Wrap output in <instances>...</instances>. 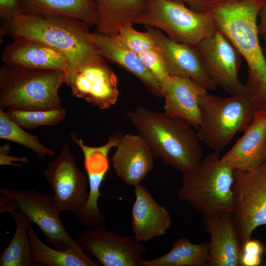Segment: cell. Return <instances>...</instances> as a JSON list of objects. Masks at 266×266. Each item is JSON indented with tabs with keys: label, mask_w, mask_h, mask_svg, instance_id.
Listing matches in <instances>:
<instances>
[{
	"label": "cell",
	"mask_w": 266,
	"mask_h": 266,
	"mask_svg": "<svg viewBox=\"0 0 266 266\" xmlns=\"http://www.w3.org/2000/svg\"><path fill=\"white\" fill-rule=\"evenodd\" d=\"M195 47L205 72L216 86L230 95L245 93V86L238 76L242 57L221 32L216 29L211 35Z\"/></svg>",
	"instance_id": "obj_11"
},
{
	"label": "cell",
	"mask_w": 266,
	"mask_h": 266,
	"mask_svg": "<svg viewBox=\"0 0 266 266\" xmlns=\"http://www.w3.org/2000/svg\"><path fill=\"white\" fill-rule=\"evenodd\" d=\"M116 148L111 163L117 176L128 185L139 184L154 166L150 146L138 133H126Z\"/></svg>",
	"instance_id": "obj_16"
},
{
	"label": "cell",
	"mask_w": 266,
	"mask_h": 266,
	"mask_svg": "<svg viewBox=\"0 0 266 266\" xmlns=\"http://www.w3.org/2000/svg\"><path fill=\"white\" fill-rule=\"evenodd\" d=\"M210 236L206 266H240L241 246L232 214L204 218Z\"/></svg>",
	"instance_id": "obj_22"
},
{
	"label": "cell",
	"mask_w": 266,
	"mask_h": 266,
	"mask_svg": "<svg viewBox=\"0 0 266 266\" xmlns=\"http://www.w3.org/2000/svg\"><path fill=\"white\" fill-rule=\"evenodd\" d=\"M89 28L84 22L73 18L20 12L3 21L0 31L1 37L41 42L62 54L69 67H73L102 58L94 48Z\"/></svg>",
	"instance_id": "obj_2"
},
{
	"label": "cell",
	"mask_w": 266,
	"mask_h": 266,
	"mask_svg": "<svg viewBox=\"0 0 266 266\" xmlns=\"http://www.w3.org/2000/svg\"><path fill=\"white\" fill-rule=\"evenodd\" d=\"M264 246V254L265 255V259H264V260L262 262V264H263L262 265L264 266H266V241Z\"/></svg>",
	"instance_id": "obj_38"
},
{
	"label": "cell",
	"mask_w": 266,
	"mask_h": 266,
	"mask_svg": "<svg viewBox=\"0 0 266 266\" xmlns=\"http://www.w3.org/2000/svg\"><path fill=\"white\" fill-rule=\"evenodd\" d=\"M145 27L161 50L169 75L191 78L207 91L217 89V86L205 72L195 46L177 42L158 29Z\"/></svg>",
	"instance_id": "obj_15"
},
{
	"label": "cell",
	"mask_w": 266,
	"mask_h": 266,
	"mask_svg": "<svg viewBox=\"0 0 266 266\" xmlns=\"http://www.w3.org/2000/svg\"><path fill=\"white\" fill-rule=\"evenodd\" d=\"M65 83L72 95L101 109L115 104L119 93L117 76L103 58L91 63L68 67Z\"/></svg>",
	"instance_id": "obj_12"
},
{
	"label": "cell",
	"mask_w": 266,
	"mask_h": 266,
	"mask_svg": "<svg viewBox=\"0 0 266 266\" xmlns=\"http://www.w3.org/2000/svg\"><path fill=\"white\" fill-rule=\"evenodd\" d=\"M134 194L131 221L133 236L140 242H147L165 234L172 222L167 208L140 184L134 187Z\"/></svg>",
	"instance_id": "obj_17"
},
{
	"label": "cell",
	"mask_w": 266,
	"mask_h": 266,
	"mask_svg": "<svg viewBox=\"0 0 266 266\" xmlns=\"http://www.w3.org/2000/svg\"><path fill=\"white\" fill-rule=\"evenodd\" d=\"M244 134L222 157L234 170H250L266 161V111H257Z\"/></svg>",
	"instance_id": "obj_19"
},
{
	"label": "cell",
	"mask_w": 266,
	"mask_h": 266,
	"mask_svg": "<svg viewBox=\"0 0 266 266\" xmlns=\"http://www.w3.org/2000/svg\"><path fill=\"white\" fill-rule=\"evenodd\" d=\"M266 0H208L200 12L233 44L247 65L245 93L258 110H266V62L257 19Z\"/></svg>",
	"instance_id": "obj_1"
},
{
	"label": "cell",
	"mask_w": 266,
	"mask_h": 266,
	"mask_svg": "<svg viewBox=\"0 0 266 266\" xmlns=\"http://www.w3.org/2000/svg\"><path fill=\"white\" fill-rule=\"evenodd\" d=\"M133 25L123 27L117 34L128 48L139 55L157 46L154 39L148 32L137 31L133 28Z\"/></svg>",
	"instance_id": "obj_30"
},
{
	"label": "cell",
	"mask_w": 266,
	"mask_h": 266,
	"mask_svg": "<svg viewBox=\"0 0 266 266\" xmlns=\"http://www.w3.org/2000/svg\"><path fill=\"white\" fill-rule=\"evenodd\" d=\"M28 233L35 263L47 266H97L98 263L89 256H83L67 250L52 248L45 244L35 233L32 223Z\"/></svg>",
	"instance_id": "obj_27"
},
{
	"label": "cell",
	"mask_w": 266,
	"mask_h": 266,
	"mask_svg": "<svg viewBox=\"0 0 266 266\" xmlns=\"http://www.w3.org/2000/svg\"><path fill=\"white\" fill-rule=\"evenodd\" d=\"M220 153L202 158L194 169L182 173L177 197L204 218L232 213L234 170L221 161Z\"/></svg>",
	"instance_id": "obj_4"
},
{
	"label": "cell",
	"mask_w": 266,
	"mask_h": 266,
	"mask_svg": "<svg viewBox=\"0 0 266 266\" xmlns=\"http://www.w3.org/2000/svg\"><path fill=\"white\" fill-rule=\"evenodd\" d=\"M133 24L158 29L173 40L192 46L211 35L216 29L204 14L171 0H146L144 10Z\"/></svg>",
	"instance_id": "obj_8"
},
{
	"label": "cell",
	"mask_w": 266,
	"mask_h": 266,
	"mask_svg": "<svg viewBox=\"0 0 266 266\" xmlns=\"http://www.w3.org/2000/svg\"><path fill=\"white\" fill-rule=\"evenodd\" d=\"M21 12L47 17L78 19L89 27L96 26L97 13L93 0H19Z\"/></svg>",
	"instance_id": "obj_23"
},
{
	"label": "cell",
	"mask_w": 266,
	"mask_h": 266,
	"mask_svg": "<svg viewBox=\"0 0 266 266\" xmlns=\"http://www.w3.org/2000/svg\"><path fill=\"white\" fill-rule=\"evenodd\" d=\"M161 88L164 112L198 130L200 123L199 99L207 91L191 78L173 75H169Z\"/></svg>",
	"instance_id": "obj_20"
},
{
	"label": "cell",
	"mask_w": 266,
	"mask_h": 266,
	"mask_svg": "<svg viewBox=\"0 0 266 266\" xmlns=\"http://www.w3.org/2000/svg\"><path fill=\"white\" fill-rule=\"evenodd\" d=\"M97 13L96 31L104 34H117L120 30L133 24L144 10L146 0H93Z\"/></svg>",
	"instance_id": "obj_24"
},
{
	"label": "cell",
	"mask_w": 266,
	"mask_h": 266,
	"mask_svg": "<svg viewBox=\"0 0 266 266\" xmlns=\"http://www.w3.org/2000/svg\"><path fill=\"white\" fill-rule=\"evenodd\" d=\"M10 150V145L6 143L0 147V165H10L16 166H21V164H14L12 162H19L22 163H28L29 160L25 157H18L15 156L8 155Z\"/></svg>",
	"instance_id": "obj_34"
},
{
	"label": "cell",
	"mask_w": 266,
	"mask_h": 266,
	"mask_svg": "<svg viewBox=\"0 0 266 266\" xmlns=\"http://www.w3.org/2000/svg\"><path fill=\"white\" fill-rule=\"evenodd\" d=\"M7 116L23 129L33 130L41 126H53L66 116V110L60 107L50 110H25L8 108Z\"/></svg>",
	"instance_id": "obj_29"
},
{
	"label": "cell",
	"mask_w": 266,
	"mask_h": 266,
	"mask_svg": "<svg viewBox=\"0 0 266 266\" xmlns=\"http://www.w3.org/2000/svg\"><path fill=\"white\" fill-rule=\"evenodd\" d=\"M232 217L240 246L266 225V161L250 170H234Z\"/></svg>",
	"instance_id": "obj_9"
},
{
	"label": "cell",
	"mask_w": 266,
	"mask_h": 266,
	"mask_svg": "<svg viewBox=\"0 0 266 266\" xmlns=\"http://www.w3.org/2000/svg\"><path fill=\"white\" fill-rule=\"evenodd\" d=\"M0 138L23 145L33 151L38 157L44 160L53 157L55 152L44 146L38 135L26 132L6 114L3 109H0Z\"/></svg>",
	"instance_id": "obj_28"
},
{
	"label": "cell",
	"mask_w": 266,
	"mask_h": 266,
	"mask_svg": "<svg viewBox=\"0 0 266 266\" xmlns=\"http://www.w3.org/2000/svg\"><path fill=\"white\" fill-rule=\"evenodd\" d=\"M209 243H194L187 237H180L165 255L152 260L143 259L141 266H206Z\"/></svg>",
	"instance_id": "obj_25"
},
{
	"label": "cell",
	"mask_w": 266,
	"mask_h": 266,
	"mask_svg": "<svg viewBox=\"0 0 266 266\" xmlns=\"http://www.w3.org/2000/svg\"><path fill=\"white\" fill-rule=\"evenodd\" d=\"M90 38L98 54L136 77L154 96L163 98L161 86L139 55L128 48L117 34L91 32Z\"/></svg>",
	"instance_id": "obj_18"
},
{
	"label": "cell",
	"mask_w": 266,
	"mask_h": 266,
	"mask_svg": "<svg viewBox=\"0 0 266 266\" xmlns=\"http://www.w3.org/2000/svg\"><path fill=\"white\" fill-rule=\"evenodd\" d=\"M65 81L63 70L25 69L3 65L0 69V107L25 110L62 107L59 90Z\"/></svg>",
	"instance_id": "obj_5"
},
{
	"label": "cell",
	"mask_w": 266,
	"mask_h": 266,
	"mask_svg": "<svg viewBox=\"0 0 266 266\" xmlns=\"http://www.w3.org/2000/svg\"><path fill=\"white\" fill-rule=\"evenodd\" d=\"M264 245L251 238L241 246L240 266H258L262 264Z\"/></svg>",
	"instance_id": "obj_32"
},
{
	"label": "cell",
	"mask_w": 266,
	"mask_h": 266,
	"mask_svg": "<svg viewBox=\"0 0 266 266\" xmlns=\"http://www.w3.org/2000/svg\"><path fill=\"white\" fill-rule=\"evenodd\" d=\"M44 176L61 212L68 211L75 214L82 207L89 195L87 177L78 167L66 144L48 164Z\"/></svg>",
	"instance_id": "obj_13"
},
{
	"label": "cell",
	"mask_w": 266,
	"mask_h": 266,
	"mask_svg": "<svg viewBox=\"0 0 266 266\" xmlns=\"http://www.w3.org/2000/svg\"><path fill=\"white\" fill-rule=\"evenodd\" d=\"M259 23L258 24V30L260 35L266 33V1L261 8L259 14Z\"/></svg>",
	"instance_id": "obj_35"
},
{
	"label": "cell",
	"mask_w": 266,
	"mask_h": 266,
	"mask_svg": "<svg viewBox=\"0 0 266 266\" xmlns=\"http://www.w3.org/2000/svg\"><path fill=\"white\" fill-rule=\"evenodd\" d=\"M182 3L190 9L200 12L202 5L208 0H171Z\"/></svg>",
	"instance_id": "obj_36"
},
{
	"label": "cell",
	"mask_w": 266,
	"mask_h": 266,
	"mask_svg": "<svg viewBox=\"0 0 266 266\" xmlns=\"http://www.w3.org/2000/svg\"><path fill=\"white\" fill-rule=\"evenodd\" d=\"M8 213L14 220L16 229L9 244L0 255V266H34L36 263L30 245L27 230L30 221L18 211L12 210Z\"/></svg>",
	"instance_id": "obj_26"
},
{
	"label": "cell",
	"mask_w": 266,
	"mask_h": 266,
	"mask_svg": "<svg viewBox=\"0 0 266 266\" xmlns=\"http://www.w3.org/2000/svg\"><path fill=\"white\" fill-rule=\"evenodd\" d=\"M1 59L4 65L20 68L65 71L69 67L68 61L60 52L31 39L13 40L5 47Z\"/></svg>",
	"instance_id": "obj_21"
},
{
	"label": "cell",
	"mask_w": 266,
	"mask_h": 266,
	"mask_svg": "<svg viewBox=\"0 0 266 266\" xmlns=\"http://www.w3.org/2000/svg\"><path fill=\"white\" fill-rule=\"evenodd\" d=\"M199 105L198 137L216 153L223 150L237 133L246 130L257 111L245 93L227 97L207 93L200 97Z\"/></svg>",
	"instance_id": "obj_6"
},
{
	"label": "cell",
	"mask_w": 266,
	"mask_h": 266,
	"mask_svg": "<svg viewBox=\"0 0 266 266\" xmlns=\"http://www.w3.org/2000/svg\"><path fill=\"white\" fill-rule=\"evenodd\" d=\"M138 55L146 67L162 86L169 75L160 49L157 46Z\"/></svg>",
	"instance_id": "obj_31"
},
{
	"label": "cell",
	"mask_w": 266,
	"mask_h": 266,
	"mask_svg": "<svg viewBox=\"0 0 266 266\" xmlns=\"http://www.w3.org/2000/svg\"><path fill=\"white\" fill-rule=\"evenodd\" d=\"M72 139L83 152L89 186L88 198L82 207L74 214V218L83 226L103 225L105 218L98 206L99 198L101 195L100 189L109 169V151L111 148L117 146L120 138L116 134H112L106 144L99 147L87 146L77 136H73Z\"/></svg>",
	"instance_id": "obj_14"
},
{
	"label": "cell",
	"mask_w": 266,
	"mask_h": 266,
	"mask_svg": "<svg viewBox=\"0 0 266 266\" xmlns=\"http://www.w3.org/2000/svg\"><path fill=\"white\" fill-rule=\"evenodd\" d=\"M20 12H22L19 0H0V16L3 21Z\"/></svg>",
	"instance_id": "obj_33"
},
{
	"label": "cell",
	"mask_w": 266,
	"mask_h": 266,
	"mask_svg": "<svg viewBox=\"0 0 266 266\" xmlns=\"http://www.w3.org/2000/svg\"><path fill=\"white\" fill-rule=\"evenodd\" d=\"M139 134L150 146L154 157L182 173L194 169L202 159L197 133L190 124L143 106L127 113Z\"/></svg>",
	"instance_id": "obj_3"
},
{
	"label": "cell",
	"mask_w": 266,
	"mask_h": 266,
	"mask_svg": "<svg viewBox=\"0 0 266 266\" xmlns=\"http://www.w3.org/2000/svg\"><path fill=\"white\" fill-rule=\"evenodd\" d=\"M75 240L104 266H141L147 250L133 235H122L102 225L77 233Z\"/></svg>",
	"instance_id": "obj_10"
},
{
	"label": "cell",
	"mask_w": 266,
	"mask_h": 266,
	"mask_svg": "<svg viewBox=\"0 0 266 266\" xmlns=\"http://www.w3.org/2000/svg\"><path fill=\"white\" fill-rule=\"evenodd\" d=\"M15 210L37 226L56 248L83 256L87 254L66 231L53 196L31 189L0 188V212Z\"/></svg>",
	"instance_id": "obj_7"
},
{
	"label": "cell",
	"mask_w": 266,
	"mask_h": 266,
	"mask_svg": "<svg viewBox=\"0 0 266 266\" xmlns=\"http://www.w3.org/2000/svg\"><path fill=\"white\" fill-rule=\"evenodd\" d=\"M262 39L263 41V45L262 47V50L263 54L265 59V61L266 62V33L263 35H262Z\"/></svg>",
	"instance_id": "obj_37"
}]
</instances>
